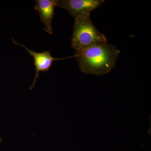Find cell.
I'll use <instances>...</instances> for the list:
<instances>
[{
    "mask_svg": "<svg viewBox=\"0 0 151 151\" xmlns=\"http://www.w3.org/2000/svg\"><path fill=\"white\" fill-rule=\"evenodd\" d=\"M105 2L103 0H58L57 7L65 9L74 17L90 15Z\"/></svg>",
    "mask_w": 151,
    "mask_h": 151,
    "instance_id": "obj_3",
    "label": "cell"
},
{
    "mask_svg": "<svg viewBox=\"0 0 151 151\" xmlns=\"http://www.w3.org/2000/svg\"><path fill=\"white\" fill-rule=\"evenodd\" d=\"M57 3L58 0L36 1L34 9L38 12L41 22L44 24L45 28L43 30L50 35L53 34L52 23Z\"/></svg>",
    "mask_w": 151,
    "mask_h": 151,
    "instance_id": "obj_5",
    "label": "cell"
},
{
    "mask_svg": "<svg viewBox=\"0 0 151 151\" xmlns=\"http://www.w3.org/2000/svg\"><path fill=\"white\" fill-rule=\"evenodd\" d=\"M14 43L22 47L28 52L29 54L33 57L34 64L35 66V78L33 81L32 84L31 85L29 89H33L36 83L37 78L39 76L40 72H46L48 71L52 66L53 63L55 60H62L67 59L70 58L75 57L76 55L63 58H54L52 56L50 51H45L43 52H37L28 48L26 47L21 44L17 42L14 39H12Z\"/></svg>",
    "mask_w": 151,
    "mask_h": 151,
    "instance_id": "obj_4",
    "label": "cell"
},
{
    "mask_svg": "<svg viewBox=\"0 0 151 151\" xmlns=\"http://www.w3.org/2000/svg\"><path fill=\"white\" fill-rule=\"evenodd\" d=\"M74 18L71 45L77 53L93 45L107 43L106 36L95 27L90 15H83Z\"/></svg>",
    "mask_w": 151,
    "mask_h": 151,
    "instance_id": "obj_2",
    "label": "cell"
},
{
    "mask_svg": "<svg viewBox=\"0 0 151 151\" xmlns=\"http://www.w3.org/2000/svg\"><path fill=\"white\" fill-rule=\"evenodd\" d=\"M120 52L112 45L100 44L76 53V58L83 73L102 76L109 73L114 68Z\"/></svg>",
    "mask_w": 151,
    "mask_h": 151,
    "instance_id": "obj_1",
    "label": "cell"
}]
</instances>
